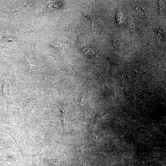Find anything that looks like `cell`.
Returning <instances> with one entry per match:
<instances>
[{
  "instance_id": "cell-1",
  "label": "cell",
  "mask_w": 166,
  "mask_h": 166,
  "mask_svg": "<svg viewBox=\"0 0 166 166\" xmlns=\"http://www.w3.org/2000/svg\"><path fill=\"white\" fill-rule=\"evenodd\" d=\"M74 158L75 166H89L79 145L77 144L75 145Z\"/></svg>"
},
{
  "instance_id": "cell-2",
  "label": "cell",
  "mask_w": 166,
  "mask_h": 166,
  "mask_svg": "<svg viewBox=\"0 0 166 166\" xmlns=\"http://www.w3.org/2000/svg\"><path fill=\"white\" fill-rule=\"evenodd\" d=\"M81 52L86 57L90 59H95L99 53L98 50L89 47H86L82 49Z\"/></svg>"
},
{
  "instance_id": "cell-3",
  "label": "cell",
  "mask_w": 166,
  "mask_h": 166,
  "mask_svg": "<svg viewBox=\"0 0 166 166\" xmlns=\"http://www.w3.org/2000/svg\"><path fill=\"white\" fill-rule=\"evenodd\" d=\"M0 38L1 40L7 41L8 42H23L19 37L14 35H11L4 32H1L0 33Z\"/></svg>"
},
{
  "instance_id": "cell-4",
  "label": "cell",
  "mask_w": 166,
  "mask_h": 166,
  "mask_svg": "<svg viewBox=\"0 0 166 166\" xmlns=\"http://www.w3.org/2000/svg\"><path fill=\"white\" fill-rule=\"evenodd\" d=\"M133 7L137 15L141 18H143L145 16V12L142 7V5L138 2H136L133 4Z\"/></svg>"
},
{
  "instance_id": "cell-5",
  "label": "cell",
  "mask_w": 166,
  "mask_h": 166,
  "mask_svg": "<svg viewBox=\"0 0 166 166\" xmlns=\"http://www.w3.org/2000/svg\"><path fill=\"white\" fill-rule=\"evenodd\" d=\"M80 11L91 21V22L92 24L93 23V18L89 10L88 6H85L82 7L80 10Z\"/></svg>"
},
{
  "instance_id": "cell-6",
  "label": "cell",
  "mask_w": 166,
  "mask_h": 166,
  "mask_svg": "<svg viewBox=\"0 0 166 166\" xmlns=\"http://www.w3.org/2000/svg\"><path fill=\"white\" fill-rule=\"evenodd\" d=\"M113 45L115 48L118 50L123 49L125 48V44L121 40H116L113 41Z\"/></svg>"
},
{
  "instance_id": "cell-7",
  "label": "cell",
  "mask_w": 166,
  "mask_h": 166,
  "mask_svg": "<svg viewBox=\"0 0 166 166\" xmlns=\"http://www.w3.org/2000/svg\"><path fill=\"white\" fill-rule=\"evenodd\" d=\"M64 159L62 156H60L58 157L57 159H55V161H53V163L52 165L50 166H61V165H64Z\"/></svg>"
},
{
  "instance_id": "cell-8",
  "label": "cell",
  "mask_w": 166,
  "mask_h": 166,
  "mask_svg": "<svg viewBox=\"0 0 166 166\" xmlns=\"http://www.w3.org/2000/svg\"><path fill=\"white\" fill-rule=\"evenodd\" d=\"M49 45L51 47L54 48H59L62 47L63 46V44L62 43L59 42L54 41L49 43Z\"/></svg>"
},
{
  "instance_id": "cell-9",
  "label": "cell",
  "mask_w": 166,
  "mask_h": 166,
  "mask_svg": "<svg viewBox=\"0 0 166 166\" xmlns=\"http://www.w3.org/2000/svg\"><path fill=\"white\" fill-rule=\"evenodd\" d=\"M128 24L131 30H135L136 25L132 20L129 19L128 21Z\"/></svg>"
}]
</instances>
